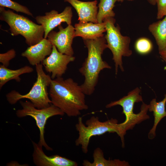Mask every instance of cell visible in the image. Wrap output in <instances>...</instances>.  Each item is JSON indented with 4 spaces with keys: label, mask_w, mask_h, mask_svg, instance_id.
Returning <instances> with one entry per match:
<instances>
[{
    "label": "cell",
    "mask_w": 166,
    "mask_h": 166,
    "mask_svg": "<svg viewBox=\"0 0 166 166\" xmlns=\"http://www.w3.org/2000/svg\"><path fill=\"white\" fill-rule=\"evenodd\" d=\"M160 57L166 62V48L159 51Z\"/></svg>",
    "instance_id": "cell-25"
},
{
    "label": "cell",
    "mask_w": 166,
    "mask_h": 166,
    "mask_svg": "<svg viewBox=\"0 0 166 166\" xmlns=\"http://www.w3.org/2000/svg\"><path fill=\"white\" fill-rule=\"evenodd\" d=\"M75 127L79 134L75 141V145L81 146L82 151L84 153L88 152V146L92 137L107 132L116 133L121 138L122 147H124V136L126 133L121 123H118L116 119L112 118L101 122L98 117L93 116L87 120L85 125L83 122L82 118L79 117Z\"/></svg>",
    "instance_id": "cell-3"
},
{
    "label": "cell",
    "mask_w": 166,
    "mask_h": 166,
    "mask_svg": "<svg viewBox=\"0 0 166 166\" xmlns=\"http://www.w3.org/2000/svg\"><path fill=\"white\" fill-rule=\"evenodd\" d=\"M103 22L105 23L106 34L105 36L108 48L111 51L113 59L115 63V74L117 75L119 68L122 71H124L123 65V57H128L132 54L130 49V38L122 35L118 25H115V19L114 17L105 18Z\"/></svg>",
    "instance_id": "cell-6"
},
{
    "label": "cell",
    "mask_w": 166,
    "mask_h": 166,
    "mask_svg": "<svg viewBox=\"0 0 166 166\" xmlns=\"http://www.w3.org/2000/svg\"><path fill=\"white\" fill-rule=\"evenodd\" d=\"M75 37H81L83 39H92L104 36L106 32L105 23L92 22H80L75 24Z\"/></svg>",
    "instance_id": "cell-15"
},
{
    "label": "cell",
    "mask_w": 166,
    "mask_h": 166,
    "mask_svg": "<svg viewBox=\"0 0 166 166\" xmlns=\"http://www.w3.org/2000/svg\"><path fill=\"white\" fill-rule=\"evenodd\" d=\"M147 1L152 5H155L156 4L157 0H147Z\"/></svg>",
    "instance_id": "cell-26"
},
{
    "label": "cell",
    "mask_w": 166,
    "mask_h": 166,
    "mask_svg": "<svg viewBox=\"0 0 166 166\" xmlns=\"http://www.w3.org/2000/svg\"><path fill=\"white\" fill-rule=\"evenodd\" d=\"M140 89L137 87L128 92L127 95L118 100L112 101L106 106L107 108L117 105L122 107V113L125 115V119L121 124L125 133L127 130L132 129L136 124L150 118L147 114L148 105L144 102L141 105L139 113L135 114L133 112L134 104L143 101L142 97L140 94Z\"/></svg>",
    "instance_id": "cell-7"
},
{
    "label": "cell",
    "mask_w": 166,
    "mask_h": 166,
    "mask_svg": "<svg viewBox=\"0 0 166 166\" xmlns=\"http://www.w3.org/2000/svg\"><path fill=\"white\" fill-rule=\"evenodd\" d=\"M59 31H51L47 38L56 47L58 51L64 54L73 56L74 51L72 45L75 37L74 27L71 24L64 28L61 25L58 26Z\"/></svg>",
    "instance_id": "cell-10"
},
{
    "label": "cell",
    "mask_w": 166,
    "mask_h": 166,
    "mask_svg": "<svg viewBox=\"0 0 166 166\" xmlns=\"http://www.w3.org/2000/svg\"><path fill=\"white\" fill-rule=\"evenodd\" d=\"M0 20L8 24L12 36H22L29 46L38 43L44 38V30L42 25L36 24L27 17L10 10H6L1 6H0Z\"/></svg>",
    "instance_id": "cell-4"
},
{
    "label": "cell",
    "mask_w": 166,
    "mask_h": 166,
    "mask_svg": "<svg viewBox=\"0 0 166 166\" xmlns=\"http://www.w3.org/2000/svg\"><path fill=\"white\" fill-rule=\"evenodd\" d=\"M124 0H117V1L122 2H123ZM128 0L129 1H133V0Z\"/></svg>",
    "instance_id": "cell-27"
},
{
    "label": "cell",
    "mask_w": 166,
    "mask_h": 166,
    "mask_svg": "<svg viewBox=\"0 0 166 166\" xmlns=\"http://www.w3.org/2000/svg\"><path fill=\"white\" fill-rule=\"evenodd\" d=\"M22 109L16 111V114L19 117L30 116L35 120L36 125L40 131V140L38 144L44 146L47 150L53 149L46 143L44 137L45 126L47 120L56 115L63 116L65 113L59 108L51 104L49 107L39 109L36 108L30 101H20Z\"/></svg>",
    "instance_id": "cell-8"
},
{
    "label": "cell",
    "mask_w": 166,
    "mask_h": 166,
    "mask_svg": "<svg viewBox=\"0 0 166 166\" xmlns=\"http://www.w3.org/2000/svg\"><path fill=\"white\" fill-rule=\"evenodd\" d=\"M0 6L7 7L33 17L32 14L26 6L11 0H0Z\"/></svg>",
    "instance_id": "cell-22"
},
{
    "label": "cell",
    "mask_w": 166,
    "mask_h": 166,
    "mask_svg": "<svg viewBox=\"0 0 166 166\" xmlns=\"http://www.w3.org/2000/svg\"><path fill=\"white\" fill-rule=\"evenodd\" d=\"M34 71L33 69L29 66H25L20 69L12 70L3 65H0V89L7 82L11 80H15L18 82L20 81L19 76L22 74L30 73Z\"/></svg>",
    "instance_id": "cell-18"
},
{
    "label": "cell",
    "mask_w": 166,
    "mask_h": 166,
    "mask_svg": "<svg viewBox=\"0 0 166 166\" xmlns=\"http://www.w3.org/2000/svg\"><path fill=\"white\" fill-rule=\"evenodd\" d=\"M93 161L92 162L88 160L83 161L84 166H129V163L125 160L119 159L107 160L104 157L102 150L99 148H96L93 154Z\"/></svg>",
    "instance_id": "cell-17"
},
{
    "label": "cell",
    "mask_w": 166,
    "mask_h": 166,
    "mask_svg": "<svg viewBox=\"0 0 166 166\" xmlns=\"http://www.w3.org/2000/svg\"><path fill=\"white\" fill-rule=\"evenodd\" d=\"M166 103V94L163 100L159 102H157L155 98L152 99L148 105V110L152 112L154 117V122L153 127L150 130L148 137L152 139L156 136V127L161 120L166 116L165 104Z\"/></svg>",
    "instance_id": "cell-16"
},
{
    "label": "cell",
    "mask_w": 166,
    "mask_h": 166,
    "mask_svg": "<svg viewBox=\"0 0 166 166\" xmlns=\"http://www.w3.org/2000/svg\"><path fill=\"white\" fill-rule=\"evenodd\" d=\"M116 1L117 0H100L97 16L98 23L103 22L107 18L114 17L115 13L113 9Z\"/></svg>",
    "instance_id": "cell-20"
},
{
    "label": "cell",
    "mask_w": 166,
    "mask_h": 166,
    "mask_svg": "<svg viewBox=\"0 0 166 166\" xmlns=\"http://www.w3.org/2000/svg\"><path fill=\"white\" fill-rule=\"evenodd\" d=\"M75 57L63 54L59 52L56 47L53 45L52 52L48 57L44 59L42 63L45 71L51 73L52 79L61 77L65 73L68 64L74 61Z\"/></svg>",
    "instance_id": "cell-9"
},
{
    "label": "cell",
    "mask_w": 166,
    "mask_h": 166,
    "mask_svg": "<svg viewBox=\"0 0 166 166\" xmlns=\"http://www.w3.org/2000/svg\"><path fill=\"white\" fill-rule=\"evenodd\" d=\"M148 29L156 40L159 51L166 48V16L162 20L150 24Z\"/></svg>",
    "instance_id": "cell-19"
},
{
    "label": "cell",
    "mask_w": 166,
    "mask_h": 166,
    "mask_svg": "<svg viewBox=\"0 0 166 166\" xmlns=\"http://www.w3.org/2000/svg\"><path fill=\"white\" fill-rule=\"evenodd\" d=\"M83 40L88 53L79 70L85 78L81 86L85 95H90L95 91L101 71L105 69H111V67L102 57L104 50L108 48L104 36L94 39Z\"/></svg>",
    "instance_id": "cell-2"
},
{
    "label": "cell",
    "mask_w": 166,
    "mask_h": 166,
    "mask_svg": "<svg viewBox=\"0 0 166 166\" xmlns=\"http://www.w3.org/2000/svg\"><path fill=\"white\" fill-rule=\"evenodd\" d=\"M135 47L136 50L139 53L145 54L149 53L153 49V45L148 38H141L136 41Z\"/></svg>",
    "instance_id": "cell-21"
},
{
    "label": "cell",
    "mask_w": 166,
    "mask_h": 166,
    "mask_svg": "<svg viewBox=\"0 0 166 166\" xmlns=\"http://www.w3.org/2000/svg\"><path fill=\"white\" fill-rule=\"evenodd\" d=\"M52 49L51 42L44 38L38 43L28 47L21 56L26 57L30 65H36L42 63L47 56L51 54Z\"/></svg>",
    "instance_id": "cell-13"
},
{
    "label": "cell",
    "mask_w": 166,
    "mask_h": 166,
    "mask_svg": "<svg viewBox=\"0 0 166 166\" xmlns=\"http://www.w3.org/2000/svg\"><path fill=\"white\" fill-rule=\"evenodd\" d=\"M69 3L75 9L80 22L98 23L97 16L98 7L97 0L82 2L78 0H64Z\"/></svg>",
    "instance_id": "cell-14"
},
{
    "label": "cell",
    "mask_w": 166,
    "mask_h": 166,
    "mask_svg": "<svg viewBox=\"0 0 166 166\" xmlns=\"http://www.w3.org/2000/svg\"><path fill=\"white\" fill-rule=\"evenodd\" d=\"M16 55V52L14 49H11L6 52L0 54V62L3 65L7 67L10 60L14 58Z\"/></svg>",
    "instance_id": "cell-23"
},
{
    "label": "cell",
    "mask_w": 166,
    "mask_h": 166,
    "mask_svg": "<svg viewBox=\"0 0 166 166\" xmlns=\"http://www.w3.org/2000/svg\"><path fill=\"white\" fill-rule=\"evenodd\" d=\"M157 13L156 18H162L166 16V0H157Z\"/></svg>",
    "instance_id": "cell-24"
},
{
    "label": "cell",
    "mask_w": 166,
    "mask_h": 166,
    "mask_svg": "<svg viewBox=\"0 0 166 166\" xmlns=\"http://www.w3.org/2000/svg\"><path fill=\"white\" fill-rule=\"evenodd\" d=\"M35 68L37 74L36 80L29 92L22 95L15 90L11 91L6 96L10 104H14L20 100L26 98L39 109L48 107L52 104L51 99L48 97L47 88L49 86L52 79L49 75L45 73L42 64L36 65Z\"/></svg>",
    "instance_id": "cell-5"
},
{
    "label": "cell",
    "mask_w": 166,
    "mask_h": 166,
    "mask_svg": "<svg viewBox=\"0 0 166 166\" xmlns=\"http://www.w3.org/2000/svg\"><path fill=\"white\" fill-rule=\"evenodd\" d=\"M49 94L52 104L69 117H77L81 111L88 109L81 85L71 78L52 79Z\"/></svg>",
    "instance_id": "cell-1"
},
{
    "label": "cell",
    "mask_w": 166,
    "mask_h": 166,
    "mask_svg": "<svg viewBox=\"0 0 166 166\" xmlns=\"http://www.w3.org/2000/svg\"><path fill=\"white\" fill-rule=\"evenodd\" d=\"M34 150L33 161L38 166H77L78 163L65 157L56 155L46 156L44 152L42 146L32 141Z\"/></svg>",
    "instance_id": "cell-12"
},
{
    "label": "cell",
    "mask_w": 166,
    "mask_h": 166,
    "mask_svg": "<svg viewBox=\"0 0 166 166\" xmlns=\"http://www.w3.org/2000/svg\"><path fill=\"white\" fill-rule=\"evenodd\" d=\"M72 16L71 7L67 6L60 13L52 10L45 13V15L37 16L35 19L37 23L43 27L44 30V38L46 39L49 33L62 22L71 25Z\"/></svg>",
    "instance_id": "cell-11"
}]
</instances>
